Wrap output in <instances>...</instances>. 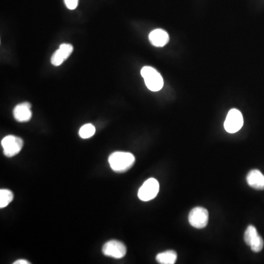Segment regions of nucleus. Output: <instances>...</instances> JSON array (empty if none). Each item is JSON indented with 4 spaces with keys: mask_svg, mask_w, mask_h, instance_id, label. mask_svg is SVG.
<instances>
[{
    "mask_svg": "<svg viewBox=\"0 0 264 264\" xmlns=\"http://www.w3.org/2000/svg\"><path fill=\"white\" fill-rule=\"evenodd\" d=\"M246 182L254 190H264V175L258 170H252L248 174Z\"/></svg>",
    "mask_w": 264,
    "mask_h": 264,
    "instance_id": "nucleus-11",
    "label": "nucleus"
},
{
    "mask_svg": "<svg viewBox=\"0 0 264 264\" xmlns=\"http://www.w3.org/2000/svg\"><path fill=\"white\" fill-rule=\"evenodd\" d=\"M14 200V194L9 190H0V208L8 206Z\"/></svg>",
    "mask_w": 264,
    "mask_h": 264,
    "instance_id": "nucleus-14",
    "label": "nucleus"
},
{
    "mask_svg": "<svg viewBox=\"0 0 264 264\" xmlns=\"http://www.w3.org/2000/svg\"><path fill=\"white\" fill-rule=\"evenodd\" d=\"M73 51L74 47L72 44H61L59 48L55 52L52 56V64L54 66L62 65L65 62V60L70 56Z\"/></svg>",
    "mask_w": 264,
    "mask_h": 264,
    "instance_id": "nucleus-8",
    "label": "nucleus"
},
{
    "mask_svg": "<svg viewBox=\"0 0 264 264\" xmlns=\"http://www.w3.org/2000/svg\"><path fill=\"white\" fill-rule=\"evenodd\" d=\"M109 164L114 172H125L134 164V156L128 152H114L110 156Z\"/></svg>",
    "mask_w": 264,
    "mask_h": 264,
    "instance_id": "nucleus-1",
    "label": "nucleus"
},
{
    "mask_svg": "<svg viewBox=\"0 0 264 264\" xmlns=\"http://www.w3.org/2000/svg\"><path fill=\"white\" fill-rule=\"evenodd\" d=\"M149 40L154 46L163 47L169 42L170 37L168 33L164 30H154L149 34Z\"/></svg>",
    "mask_w": 264,
    "mask_h": 264,
    "instance_id": "nucleus-10",
    "label": "nucleus"
},
{
    "mask_svg": "<svg viewBox=\"0 0 264 264\" xmlns=\"http://www.w3.org/2000/svg\"><path fill=\"white\" fill-rule=\"evenodd\" d=\"M208 210L202 207H196L192 209L188 214L190 224L198 229H202L206 227L208 222Z\"/></svg>",
    "mask_w": 264,
    "mask_h": 264,
    "instance_id": "nucleus-5",
    "label": "nucleus"
},
{
    "mask_svg": "<svg viewBox=\"0 0 264 264\" xmlns=\"http://www.w3.org/2000/svg\"><path fill=\"white\" fill-rule=\"evenodd\" d=\"M158 191H160V184L158 180L152 178L146 180L142 186L140 188L138 191V198L141 200L147 202L156 197Z\"/></svg>",
    "mask_w": 264,
    "mask_h": 264,
    "instance_id": "nucleus-4",
    "label": "nucleus"
},
{
    "mask_svg": "<svg viewBox=\"0 0 264 264\" xmlns=\"http://www.w3.org/2000/svg\"><path fill=\"white\" fill-rule=\"evenodd\" d=\"M260 236L258 232L257 229L253 226H249L245 230L244 236V240L245 243L248 246H252L258 238H260Z\"/></svg>",
    "mask_w": 264,
    "mask_h": 264,
    "instance_id": "nucleus-13",
    "label": "nucleus"
},
{
    "mask_svg": "<svg viewBox=\"0 0 264 264\" xmlns=\"http://www.w3.org/2000/svg\"><path fill=\"white\" fill-rule=\"evenodd\" d=\"M126 246L122 242L118 241V240H111V241L108 242L102 248V252L104 254L108 257L113 258H122L126 256Z\"/></svg>",
    "mask_w": 264,
    "mask_h": 264,
    "instance_id": "nucleus-7",
    "label": "nucleus"
},
{
    "mask_svg": "<svg viewBox=\"0 0 264 264\" xmlns=\"http://www.w3.org/2000/svg\"><path fill=\"white\" fill-rule=\"evenodd\" d=\"M23 144L22 138L14 135L6 136L1 141L3 152L7 157H12L20 153L23 148Z\"/></svg>",
    "mask_w": 264,
    "mask_h": 264,
    "instance_id": "nucleus-3",
    "label": "nucleus"
},
{
    "mask_svg": "<svg viewBox=\"0 0 264 264\" xmlns=\"http://www.w3.org/2000/svg\"><path fill=\"white\" fill-rule=\"evenodd\" d=\"M14 264H30V262H28L26 260H18L16 262H14Z\"/></svg>",
    "mask_w": 264,
    "mask_h": 264,
    "instance_id": "nucleus-17",
    "label": "nucleus"
},
{
    "mask_svg": "<svg viewBox=\"0 0 264 264\" xmlns=\"http://www.w3.org/2000/svg\"><path fill=\"white\" fill-rule=\"evenodd\" d=\"M177 253L174 250H168L158 253L156 256L157 262L161 264H174L177 260Z\"/></svg>",
    "mask_w": 264,
    "mask_h": 264,
    "instance_id": "nucleus-12",
    "label": "nucleus"
},
{
    "mask_svg": "<svg viewBox=\"0 0 264 264\" xmlns=\"http://www.w3.org/2000/svg\"><path fill=\"white\" fill-rule=\"evenodd\" d=\"M243 124L244 118L241 112L236 109H232L229 111L224 121V130L230 134L236 133L241 130Z\"/></svg>",
    "mask_w": 264,
    "mask_h": 264,
    "instance_id": "nucleus-6",
    "label": "nucleus"
},
{
    "mask_svg": "<svg viewBox=\"0 0 264 264\" xmlns=\"http://www.w3.org/2000/svg\"><path fill=\"white\" fill-rule=\"evenodd\" d=\"M96 133V128L94 125L90 124H86L80 128L78 131V135L82 139H88L92 138Z\"/></svg>",
    "mask_w": 264,
    "mask_h": 264,
    "instance_id": "nucleus-15",
    "label": "nucleus"
},
{
    "mask_svg": "<svg viewBox=\"0 0 264 264\" xmlns=\"http://www.w3.org/2000/svg\"><path fill=\"white\" fill-rule=\"evenodd\" d=\"M31 104L29 102H24L16 105L14 109V117L16 120L20 122H28L32 118Z\"/></svg>",
    "mask_w": 264,
    "mask_h": 264,
    "instance_id": "nucleus-9",
    "label": "nucleus"
},
{
    "mask_svg": "<svg viewBox=\"0 0 264 264\" xmlns=\"http://www.w3.org/2000/svg\"><path fill=\"white\" fill-rule=\"evenodd\" d=\"M66 7L69 10H74L78 6V0H64Z\"/></svg>",
    "mask_w": 264,
    "mask_h": 264,
    "instance_id": "nucleus-16",
    "label": "nucleus"
},
{
    "mask_svg": "<svg viewBox=\"0 0 264 264\" xmlns=\"http://www.w3.org/2000/svg\"><path fill=\"white\" fill-rule=\"evenodd\" d=\"M144 83L147 88L153 92H157L162 89L164 86V80L162 75L150 66H144L141 70Z\"/></svg>",
    "mask_w": 264,
    "mask_h": 264,
    "instance_id": "nucleus-2",
    "label": "nucleus"
}]
</instances>
